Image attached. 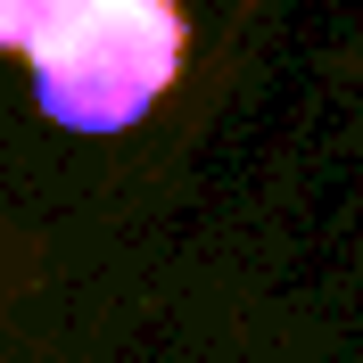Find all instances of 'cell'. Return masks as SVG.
I'll return each mask as SVG.
<instances>
[{
    "label": "cell",
    "instance_id": "obj_1",
    "mask_svg": "<svg viewBox=\"0 0 363 363\" xmlns=\"http://www.w3.org/2000/svg\"><path fill=\"white\" fill-rule=\"evenodd\" d=\"M0 50L33 67L50 124L124 133L174 91L190 25L174 0H0Z\"/></svg>",
    "mask_w": 363,
    "mask_h": 363
}]
</instances>
